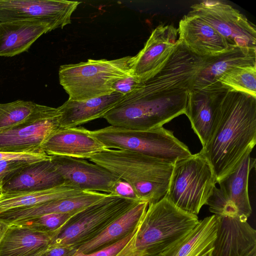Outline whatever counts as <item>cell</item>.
Instances as JSON below:
<instances>
[{"mask_svg": "<svg viewBox=\"0 0 256 256\" xmlns=\"http://www.w3.org/2000/svg\"><path fill=\"white\" fill-rule=\"evenodd\" d=\"M215 105L214 126L200 152L218 181L233 172L256 144V98L222 86L208 89Z\"/></svg>", "mask_w": 256, "mask_h": 256, "instance_id": "obj_1", "label": "cell"}, {"mask_svg": "<svg viewBox=\"0 0 256 256\" xmlns=\"http://www.w3.org/2000/svg\"><path fill=\"white\" fill-rule=\"evenodd\" d=\"M200 220L164 196L149 204L132 236L115 256H149L165 252L190 234Z\"/></svg>", "mask_w": 256, "mask_h": 256, "instance_id": "obj_2", "label": "cell"}, {"mask_svg": "<svg viewBox=\"0 0 256 256\" xmlns=\"http://www.w3.org/2000/svg\"><path fill=\"white\" fill-rule=\"evenodd\" d=\"M88 159L128 184L140 201L154 203L167 192L173 164L134 152L108 148Z\"/></svg>", "mask_w": 256, "mask_h": 256, "instance_id": "obj_3", "label": "cell"}, {"mask_svg": "<svg viewBox=\"0 0 256 256\" xmlns=\"http://www.w3.org/2000/svg\"><path fill=\"white\" fill-rule=\"evenodd\" d=\"M138 86L103 116L110 126L149 130L185 114L188 92L152 96Z\"/></svg>", "mask_w": 256, "mask_h": 256, "instance_id": "obj_4", "label": "cell"}, {"mask_svg": "<svg viewBox=\"0 0 256 256\" xmlns=\"http://www.w3.org/2000/svg\"><path fill=\"white\" fill-rule=\"evenodd\" d=\"M132 56L112 60L89 59L86 62L62 65L58 70L60 84L69 100H86L114 92L118 80L130 75Z\"/></svg>", "mask_w": 256, "mask_h": 256, "instance_id": "obj_5", "label": "cell"}, {"mask_svg": "<svg viewBox=\"0 0 256 256\" xmlns=\"http://www.w3.org/2000/svg\"><path fill=\"white\" fill-rule=\"evenodd\" d=\"M90 132L106 148L134 152L173 164L192 154L185 144L163 126L138 130L110 126Z\"/></svg>", "mask_w": 256, "mask_h": 256, "instance_id": "obj_6", "label": "cell"}, {"mask_svg": "<svg viewBox=\"0 0 256 256\" xmlns=\"http://www.w3.org/2000/svg\"><path fill=\"white\" fill-rule=\"evenodd\" d=\"M216 183L209 162L200 152L174 164L165 196L182 210L197 215Z\"/></svg>", "mask_w": 256, "mask_h": 256, "instance_id": "obj_7", "label": "cell"}, {"mask_svg": "<svg viewBox=\"0 0 256 256\" xmlns=\"http://www.w3.org/2000/svg\"><path fill=\"white\" fill-rule=\"evenodd\" d=\"M114 194L74 214L54 236L51 246L77 248L100 234L138 202Z\"/></svg>", "mask_w": 256, "mask_h": 256, "instance_id": "obj_8", "label": "cell"}, {"mask_svg": "<svg viewBox=\"0 0 256 256\" xmlns=\"http://www.w3.org/2000/svg\"><path fill=\"white\" fill-rule=\"evenodd\" d=\"M205 62L206 58L192 53L179 41L162 68L152 78L140 83L138 88L152 96L189 92Z\"/></svg>", "mask_w": 256, "mask_h": 256, "instance_id": "obj_9", "label": "cell"}, {"mask_svg": "<svg viewBox=\"0 0 256 256\" xmlns=\"http://www.w3.org/2000/svg\"><path fill=\"white\" fill-rule=\"evenodd\" d=\"M188 13L200 17L231 46L256 48V27L238 10L219 0L196 3Z\"/></svg>", "mask_w": 256, "mask_h": 256, "instance_id": "obj_10", "label": "cell"}, {"mask_svg": "<svg viewBox=\"0 0 256 256\" xmlns=\"http://www.w3.org/2000/svg\"><path fill=\"white\" fill-rule=\"evenodd\" d=\"M80 2L65 0H0V22L39 20L63 28Z\"/></svg>", "mask_w": 256, "mask_h": 256, "instance_id": "obj_11", "label": "cell"}, {"mask_svg": "<svg viewBox=\"0 0 256 256\" xmlns=\"http://www.w3.org/2000/svg\"><path fill=\"white\" fill-rule=\"evenodd\" d=\"M178 43L177 28L172 24L158 25L144 48L132 56L131 76L140 83L154 77L166 64Z\"/></svg>", "mask_w": 256, "mask_h": 256, "instance_id": "obj_12", "label": "cell"}, {"mask_svg": "<svg viewBox=\"0 0 256 256\" xmlns=\"http://www.w3.org/2000/svg\"><path fill=\"white\" fill-rule=\"evenodd\" d=\"M50 160L64 184L82 191L114 194L121 180L103 166L81 158L51 156Z\"/></svg>", "mask_w": 256, "mask_h": 256, "instance_id": "obj_13", "label": "cell"}, {"mask_svg": "<svg viewBox=\"0 0 256 256\" xmlns=\"http://www.w3.org/2000/svg\"><path fill=\"white\" fill-rule=\"evenodd\" d=\"M217 230L212 256H247L256 248V230L238 214H214Z\"/></svg>", "mask_w": 256, "mask_h": 256, "instance_id": "obj_14", "label": "cell"}, {"mask_svg": "<svg viewBox=\"0 0 256 256\" xmlns=\"http://www.w3.org/2000/svg\"><path fill=\"white\" fill-rule=\"evenodd\" d=\"M60 118L58 110L37 121L0 130V152L20 153L42 149L46 140L60 128Z\"/></svg>", "mask_w": 256, "mask_h": 256, "instance_id": "obj_15", "label": "cell"}, {"mask_svg": "<svg viewBox=\"0 0 256 256\" xmlns=\"http://www.w3.org/2000/svg\"><path fill=\"white\" fill-rule=\"evenodd\" d=\"M178 40L192 53L202 58L216 56L232 47L214 28L198 16L188 13L180 20Z\"/></svg>", "mask_w": 256, "mask_h": 256, "instance_id": "obj_16", "label": "cell"}, {"mask_svg": "<svg viewBox=\"0 0 256 256\" xmlns=\"http://www.w3.org/2000/svg\"><path fill=\"white\" fill-rule=\"evenodd\" d=\"M108 194L82 191L76 194L32 206L10 210L0 214V220L10 224L49 214H75L104 198Z\"/></svg>", "mask_w": 256, "mask_h": 256, "instance_id": "obj_17", "label": "cell"}, {"mask_svg": "<svg viewBox=\"0 0 256 256\" xmlns=\"http://www.w3.org/2000/svg\"><path fill=\"white\" fill-rule=\"evenodd\" d=\"M84 127L60 128L43 144L42 150L50 156L88 158L106 148Z\"/></svg>", "mask_w": 256, "mask_h": 256, "instance_id": "obj_18", "label": "cell"}, {"mask_svg": "<svg viewBox=\"0 0 256 256\" xmlns=\"http://www.w3.org/2000/svg\"><path fill=\"white\" fill-rule=\"evenodd\" d=\"M256 65V48L232 47L222 54L206 58L204 66L197 77L194 88L220 87L218 80L224 73L238 66Z\"/></svg>", "mask_w": 256, "mask_h": 256, "instance_id": "obj_19", "label": "cell"}, {"mask_svg": "<svg viewBox=\"0 0 256 256\" xmlns=\"http://www.w3.org/2000/svg\"><path fill=\"white\" fill-rule=\"evenodd\" d=\"M55 29L50 22L39 20L0 22V56L26 52L40 36Z\"/></svg>", "mask_w": 256, "mask_h": 256, "instance_id": "obj_20", "label": "cell"}, {"mask_svg": "<svg viewBox=\"0 0 256 256\" xmlns=\"http://www.w3.org/2000/svg\"><path fill=\"white\" fill-rule=\"evenodd\" d=\"M64 184V179L50 159L22 168L3 183L2 192L44 190Z\"/></svg>", "mask_w": 256, "mask_h": 256, "instance_id": "obj_21", "label": "cell"}, {"mask_svg": "<svg viewBox=\"0 0 256 256\" xmlns=\"http://www.w3.org/2000/svg\"><path fill=\"white\" fill-rule=\"evenodd\" d=\"M124 95L114 92L110 95L86 100L68 99L58 107L60 128L76 127L103 116L114 107Z\"/></svg>", "mask_w": 256, "mask_h": 256, "instance_id": "obj_22", "label": "cell"}, {"mask_svg": "<svg viewBox=\"0 0 256 256\" xmlns=\"http://www.w3.org/2000/svg\"><path fill=\"white\" fill-rule=\"evenodd\" d=\"M54 236L10 224L0 242V256H38L51 244Z\"/></svg>", "mask_w": 256, "mask_h": 256, "instance_id": "obj_23", "label": "cell"}, {"mask_svg": "<svg viewBox=\"0 0 256 256\" xmlns=\"http://www.w3.org/2000/svg\"><path fill=\"white\" fill-rule=\"evenodd\" d=\"M148 205L139 202L108 225L100 234L76 248L85 254L107 248L134 232L143 218Z\"/></svg>", "mask_w": 256, "mask_h": 256, "instance_id": "obj_24", "label": "cell"}, {"mask_svg": "<svg viewBox=\"0 0 256 256\" xmlns=\"http://www.w3.org/2000/svg\"><path fill=\"white\" fill-rule=\"evenodd\" d=\"M185 114L202 146H204L215 121V105L211 91L193 88L189 92Z\"/></svg>", "mask_w": 256, "mask_h": 256, "instance_id": "obj_25", "label": "cell"}, {"mask_svg": "<svg viewBox=\"0 0 256 256\" xmlns=\"http://www.w3.org/2000/svg\"><path fill=\"white\" fill-rule=\"evenodd\" d=\"M256 167V160L248 155L230 174L218 182L226 198L236 208L238 214L247 220L252 210L248 193V178Z\"/></svg>", "mask_w": 256, "mask_h": 256, "instance_id": "obj_26", "label": "cell"}, {"mask_svg": "<svg viewBox=\"0 0 256 256\" xmlns=\"http://www.w3.org/2000/svg\"><path fill=\"white\" fill-rule=\"evenodd\" d=\"M216 230L215 216H207L163 256H212Z\"/></svg>", "mask_w": 256, "mask_h": 256, "instance_id": "obj_27", "label": "cell"}, {"mask_svg": "<svg viewBox=\"0 0 256 256\" xmlns=\"http://www.w3.org/2000/svg\"><path fill=\"white\" fill-rule=\"evenodd\" d=\"M81 192L82 190L64 184L44 190L1 192L0 214L10 210L28 208L71 196Z\"/></svg>", "mask_w": 256, "mask_h": 256, "instance_id": "obj_28", "label": "cell"}, {"mask_svg": "<svg viewBox=\"0 0 256 256\" xmlns=\"http://www.w3.org/2000/svg\"><path fill=\"white\" fill-rule=\"evenodd\" d=\"M58 111V108L32 101L17 100L0 104V130L37 121Z\"/></svg>", "mask_w": 256, "mask_h": 256, "instance_id": "obj_29", "label": "cell"}, {"mask_svg": "<svg viewBox=\"0 0 256 256\" xmlns=\"http://www.w3.org/2000/svg\"><path fill=\"white\" fill-rule=\"evenodd\" d=\"M222 86L256 98V65L238 66L218 80Z\"/></svg>", "mask_w": 256, "mask_h": 256, "instance_id": "obj_30", "label": "cell"}, {"mask_svg": "<svg viewBox=\"0 0 256 256\" xmlns=\"http://www.w3.org/2000/svg\"><path fill=\"white\" fill-rule=\"evenodd\" d=\"M74 214H49L10 224L22 225L40 232L53 234L55 236Z\"/></svg>", "mask_w": 256, "mask_h": 256, "instance_id": "obj_31", "label": "cell"}, {"mask_svg": "<svg viewBox=\"0 0 256 256\" xmlns=\"http://www.w3.org/2000/svg\"><path fill=\"white\" fill-rule=\"evenodd\" d=\"M51 156L42 149L26 152H0V160H26L33 162L50 160Z\"/></svg>", "mask_w": 256, "mask_h": 256, "instance_id": "obj_32", "label": "cell"}, {"mask_svg": "<svg viewBox=\"0 0 256 256\" xmlns=\"http://www.w3.org/2000/svg\"><path fill=\"white\" fill-rule=\"evenodd\" d=\"M33 162L26 160H0V186L22 168Z\"/></svg>", "mask_w": 256, "mask_h": 256, "instance_id": "obj_33", "label": "cell"}, {"mask_svg": "<svg viewBox=\"0 0 256 256\" xmlns=\"http://www.w3.org/2000/svg\"><path fill=\"white\" fill-rule=\"evenodd\" d=\"M134 232L120 240L104 249L88 254L80 252L76 250L73 256H115L130 239Z\"/></svg>", "mask_w": 256, "mask_h": 256, "instance_id": "obj_34", "label": "cell"}, {"mask_svg": "<svg viewBox=\"0 0 256 256\" xmlns=\"http://www.w3.org/2000/svg\"><path fill=\"white\" fill-rule=\"evenodd\" d=\"M140 83L131 75L118 80L113 86L114 92L126 95L134 90Z\"/></svg>", "mask_w": 256, "mask_h": 256, "instance_id": "obj_35", "label": "cell"}, {"mask_svg": "<svg viewBox=\"0 0 256 256\" xmlns=\"http://www.w3.org/2000/svg\"><path fill=\"white\" fill-rule=\"evenodd\" d=\"M76 248L68 246H51L38 256H73Z\"/></svg>", "mask_w": 256, "mask_h": 256, "instance_id": "obj_36", "label": "cell"}, {"mask_svg": "<svg viewBox=\"0 0 256 256\" xmlns=\"http://www.w3.org/2000/svg\"><path fill=\"white\" fill-rule=\"evenodd\" d=\"M114 194L140 201L134 192L130 185L122 180L118 184Z\"/></svg>", "mask_w": 256, "mask_h": 256, "instance_id": "obj_37", "label": "cell"}, {"mask_svg": "<svg viewBox=\"0 0 256 256\" xmlns=\"http://www.w3.org/2000/svg\"><path fill=\"white\" fill-rule=\"evenodd\" d=\"M10 224L0 220V242Z\"/></svg>", "mask_w": 256, "mask_h": 256, "instance_id": "obj_38", "label": "cell"}, {"mask_svg": "<svg viewBox=\"0 0 256 256\" xmlns=\"http://www.w3.org/2000/svg\"><path fill=\"white\" fill-rule=\"evenodd\" d=\"M247 256H256V248H254Z\"/></svg>", "mask_w": 256, "mask_h": 256, "instance_id": "obj_39", "label": "cell"}, {"mask_svg": "<svg viewBox=\"0 0 256 256\" xmlns=\"http://www.w3.org/2000/svg\"><path fill=\"white\" fill-rule=\"evenodd\" d=\"M163 254H164V253L161 254H156V255L149 256H163Z\"/></svg>", "mask_w": 256, "mask_h": 256, "instance_id": "obj_40", "label": "cell"}, {"mask_svg": "<svg viewBox=\"0 0 256 256\" xmlns=\"http://www.w3.org/2000/svg\"><path fill=\"white\" fill-rule=\"evenodd\" d=\"M2 192V186H0V193Z\"/></svg>", "mask_w": 256, "mask_h": 256, "instance_id": "obj_41", "label": "cell"}]
</instances>
